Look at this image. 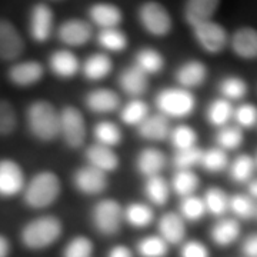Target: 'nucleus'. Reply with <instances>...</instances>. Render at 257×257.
<instances>
[{
    "label": "nucleus",
    "instance_id": "f257e3e1",
    "mask_svg": "<svg viewBox=\"0 0 257 257\" xmlns=\"http://www.w3.org/2000/svg\"><path fill=\"white\" fill-rule=\"evenodd\" d=\"M59 110L47 100H35L26 109V123L33 138L50 143L59 138Z\"/></svg>",
    "mask_w": 257,
    "mask_h": 257
},
{
    "label": "nucleus",
    "instance_id": "f03ea898",
    "mask_svg": "<svg viewBox=\"0 0 257 257\" xmlns=\"http://www.w3.org/2000/svg\"><path fill=\"white\" fill-rule=\"evenodd\" d=\"M62 193L60 179L52 170L39 172L23 189V200L32 209H46L59 199Z\"/></svg>",
    "mask_w": 257,
    "mask_h": 257
},
{
    "label": "nucleus",
    "instance_id": "7ed1b4c3",
    "mask_svg": "<svg viewBox=\"0 0 257 257\" xmlns=\"http://www.w3.org/2000/svg\"><path fill=\"white\" fill-rule=\"evenodd\" d=\"M63 224L56 216H40L25 224L20 233L22 243L32 250H42L56 243L62 236Z\"/></svg>",
    "mask_w": 257,
    "mask_h": 257
},
{
    "label": "nucleus",
    "instance_id": "20e7f679",
    "mask_svg": "<svg viewBox=\"0 0 257 257\" xmlns=\"http://www.w3.org/2000/svg\"><path fill=\"white\" fill-rule=\"evenodd\" d=\"M156 106L159 113L166 117H186L192 114L196 107V97L189 89L169 87L156 96Z\"/></svg>",
    "mask_w": 257,
    "mask_h": 257
},
{
    "label": "nucleus",
    "instance_id": "39448f33",
    "mask_svg": "<svg viewBox=\"0 0 257 257\" xmlns=\"http://www.w3.org/2000/svg\"><path fill=\"white\" fill-rule=\"evenodd\" d=\"M59 136L70 149L83 146L86 139V121L82 111L74 106H64L59 110Z\"/></svg>",
    "mask_w": 257,
    "mask_h": 257
},
{
    "label": "nucleus",
    "instance_id": "423d86ee",
    "mask_svg": "<svg viewBox=\"0 0 257 257\" xmlns=\"http://www.w3.org/2000/svg\"><path fill=\"white\" fill-rule=\"evenodd\" d=\"M123 217H124V211L119 203L113 199H101L93 207V224L104 236L116 234L120 230Z\"/></svg>",
    "mask_w": 257,
    "mask_h": 257
},
{
    "label": "nucleus",
    "instance_id": "0eeeda50",
    "mask_svg": "<svg viewBox=\"0 0 257 257\" xmlns=\"http://www.w3.org/2000/svg\"><path fill=\"white\" fill-rule=\"evenodd\" d=\"M139 19L143 28L153 36H166L172 30L169 12L157 2H146L139 10Z\"/></svg>",
    "mask_w": 257,
    "mask_h": 257
},
{
    "label": "nucleus",
    "instance_id": "6e6552de",
    "mask_svg": "<svg viewBox=\"0 0 257 257\" xmlns=\"http://www.w3.org/2000/svg\"><path fill=\"white\" fill-rule=\"evenodd\" d=\"M193 33L203 50L211 55L220 53L229 40L227 32L224 30V28L213 20H207L193 26Z\"/></svg>",
    "mask_w": 257,
    "mask_h": 257
},
{
    "label": "nucleus",
    "instance_id": "1a4fd4ad",
    "mask_svg": "<svg viewBox=\"0 0 257 257\" xmlns=\"http://www.w3.org/2000/svg\"><path fill=\"white\" fill-rule=\"evenodd\" d=\"M26 186L25 172L18 162L0 159V197H15Z\"/></svg>",
    "mask_w": 257,
    "mask_h": 257
},
{
    "label": "nucleus",
    "instance_id": "9d476101",
    "mask_svg": "<svg viewBox=\"0 0 257 257\" xmlns=\"http://www.w3.org/2000/svg\"><path fill=\"white\" fill-rule=\"evenodd\" d=\"M73 183L76 189L83 194L97 196L107 189V173L87 165L76 170L73 176Z\"/></svg>",
    "mask_w": 257,
    "mask_h": 257
},
{
    "label": "nucleus",
    "instance_id": "9b49d317",
    "mask_svg": "<svg viewBox=\"0 0 257 257\" xmlns=\"http://www.w3.org/2000/svg\"><path fill=\"white\" fill-rule=\"evenodd\" d=\"M25 52V40L9 20L0 19V60H16Z\"/></svg>",
    "mask_w": 257,
    "mask_h": 257
},
{
    "label": "nucleus",
    "instance_id": "f8f14e48",
    "mask_svg": "<svg viewBox=\"0 0 257 257\" xmlns=\"http://www.w3.org/2000/svg\"><path fill=\"white\" fill-rule=\"evenodd\" d=\"M45 74L43 66L35 60H26L13 64L9 69V80L19 87H29L40 82Z\"/></svg>",
    "mask_w": 257,
    "mask_h": 257
},
{
    "label": "nucleus",
    "instance_id": "ddd939ff",
    "mask_svg": "<svg viewBox=\"0 0 257 257\" xmlns=\"http://www.w3.org/2000/svg\"><path fill=\"white\" fill-rule=\"evenodd\" d=\"M52 29H53V12L45 3H39L32 9L30 13V35L33 40L43 43L52 35Z\"/></svg>",
    "mask_w": 257,
    "mask_h": 257
},
{
    "label": "nucleus",
    "instance_id": "4468645a",
    "mask_svg": "<svg viewBox=\"0 0 257 257\" xmlns=\"http://www.w3.org/2000/svg\"><path fill=\"white\" fill-rule=\"evenodd\" d=\"M59 39L67 46H82L92 37V26L80 19H70L59 28Z\"/></svg>",
    "mask_w": 257,
    "mask_h": 257
},
{
    "label": "nucleus",
    "instance_id": "2eb2a0df",
    "mask_svg": "<svg viewBox=\"0 0 257 257\" xmlns=\"http://www.w3.org/2000/svg\"><path fill=\"white\" fill-rule=\"evenodd\" d=\"M84 157L89 162V165L104 172V173L114 172L119 167L120 160L116 152L111 147L103 146L99 143H94L92 146L87 147Z\"/></svg>",
    "mask_w": 257,
    "mask_h": 257
},
{
    "label": "nucleus",
    "instance_id": "dca6fc26",
    "mask_svg": "<svg viewBox=\"0 0 257 257\" xmlns=\"http://www.w3.org/2000/svg\"><path fill=\"white\" fill-rule=\"evenodd\" d=\"M84 103L89 110L99 114L114 111L120 106V97L111 89H96L84 97Z\"/></svg>",
    "mask_w": 257,
    "mask_h": 257
},
{
    "label": "nucleus",
    "instance_id": "f3484780",
    "mask_svg": "<svg viewBox=\"0 0 257 257\" xmlns=\"http://www.w3.org/2000/svg\"><path fill=\"white\" fill-rule=\"evenodd\" d=\"M220 5V0H186L184 19L190 26L211 20V16Z\"/></svg>",
    "mask_w": 257,
    "mask_h": 257
},
{
    "label": "nucleus",
    "instance_id": "a211bd4d",
    "mask_svg": "<svg viewBox=\"0 0 257 257\" xmlns=\"http://www.w3.org/2000/svg\"><path fill=\"white\" fill-rule=\"evenodd\" d=\"M159 231L160 237L167 244H179L180 241H183L186 236V224L183 217L175 211L166 213L159 221Z\"/></svg>",
    "mask_w": 257,
    "mask_h": 257
},
{
    "label": "nucleus",
    "instance_id": "6ab92c4d",
    "mask_svg": "<svg viewBox=\"0 0 257 257\" xmlns=\"http://www.w3.org/2000/svg\"><path fill=\"white\" fill-rule=\"evenodd\" d=\"M136 166H138L139 173L147 179L153 176H160V172L166 166V156L159 149L147 147L139 153Z\"/></svg>",
    "mask_w": 257,
    "mask_h": 257
},
{
    "label": "nucleus",
    "instance_id": "aec40b11",
    "mask_svg": "<svg viewBox=\"0 0 257 257\" xmlns=\"http://www.w3.org/2000/svg\"><path fill=\"white\" fill-rule=\"evenodd\" d=\"M231 49L241 59H257V30L241 28L231 36Z\"/></svg>",
    "mask_w": 257,
    "mask_h": 257
},
{
    "label": "nucleus",
    "instance_id": "412c9836",
    "mask_svg": "<svg viewBox=\"0 0 257 257\" xmlns=\"http://www.w3.org/2000/svg\"><path fill=\"white\" fill-rule=\"evenodd\" d=\"M119 86L123 92L138 99L139 96L146 93L149 87L147 74L143 73L138 66L127 67L119 76Z\"/></svg>",
    "mask_w": 257,
    "mask_h": 257
},
{
    "label": "nucleus",
    "instance_id": "4be33fe9",
    "mask_svg": "<svg viewBox=\"0 0 257 257\" xmlns=\"http://www.w3.org/2000/svg\"><path fill=\"white\" fill-rule=\"evenodd\" d=\"M138 132L142 138L147 140H153V142L165 140L170 135L169 120L162 113L149 114L138 126Z\"/></svg>",
    "mask_w": 257,
    "mask_h": 257
},
{
    "label": "nucleus",
    "instance_id": "5701e85b",
    "mask_svg": "<svg viewBox=\"0 0 257 257\" xmlns=\"http://www.w3.org/2000/svg\"><path fill=\"white\" fill-rule=\"evenodd\" d=\"M206 77H207V69L199 60L186 62L183 66H180V69L176 73L177 82L184 89H190V87L200 86V84L204 83Z\"/></svg>",
    "mask_w": 257,
    "mask_h": 257
},
{
    "label": "nucleus",
    "instance_id": "b1692460",
    "mask_svg": "<svg viewBox=\"0 0 257 257\" xmlns=\"http://www.w3.org/2000/svg\"><path fill=\"white\" fill-rule=\"evenodd\" d=\"M49 66L52 72L62 77V79H69L73 77L74 74L79 72V60L77 57L69 52V50H59L50 56Z\"/></svg>",
    "mask_w": 257,
    "mask_h": 257
},
{
    "label": "nucleus",
    "instance_id": "393cba45",
    "mask_svg": "<svg viewBox=\"0 0 257 257\" xmlns=\"http://www.w3.org/2000/svg\"><path fill=\"white\" fill-rule=\"evenodd\" d=\"M89 16L94 25L101 29L116 28L121 22V12L119 8L109 3H97L93 5L89 10Z\"/></svg>",
    "mask_w": 257,
    "mask_h": 257
},
{
    "label": "nucleus",
    "instance_id": "a878e982",
    "mask_svg": "<svg viewBox=\"0 0 257 257\" xmlns=\"http://www.w3.org/2000/svg\"><path fill=\"white\" fill-rule=\"evenodd\" d=\"M240 224L234 219H221L219 220L210 231L213 241L219 246H229L239 237Z\"/></svg>",
    "mask_w": 257,
    "mask_h": 257
},
{
    "label": "nucleus",
    "instance_id": "bb28decb",
    "mask_svg": "<svg viewBox=\"0 0 257 257\" xmlns=\"http://www.w3.org/2000/svg\"><path fill=\"white\" fill-rule=\"evenodd\" d=\"M111 72V60L109 56L92 55L83 64V76L89 80H101Z\"/></svg>",
    "mask_w": 257,
    "mask_h": 257
},
{
    "label": "nucleus",
    "instance_id": "cd10ccee",
    "mask_svg": "<svg viewBox=\"0 0 257 257\" xmlns=\"http://www.w3.org/2000/svg\"><path fill=\"white\" fill-rule=\"evenodd\" d=\"M93 135L96 139V143L103 146L113 147L121 142V130L116 123L109 120L99 121L93 128Z\"/></svg>",
    "mask_w": 257,
    "mask_h": 257
},
{
    "label": "nucleus",
    "instance_id": "c85d7f7f",
    "mask_svg": "<svg viewBox=\"0 0 257 257\" xmlns=\"http://www.w3.org/2000/svg\"><path fill=\"white\" fill-rule=\"evenodd\" d=\"M147 199L156 206H165L169 202V184L162 176L149 177L145 184Z\"/></svg>",
    "mask_w": 257,
    "mask_h": 257
},
{
    "label": "nucleus",
    "instance_id": "c756f323",
    "mask_svg": "<svg viewBox=\"0 0 257 257\" xmlns=\"http://www.w3.org/2000/svg\"><path fill=\"white\" fill-rule=\"evenodd\" d=\"M233 113H234V109L229 100H226L223 97L216 99L211 101L209 109H207V120L213 126L224 127L226 123L231 119Z\"/></svg>",
    "mask_w": 257,
    "mask_h": 257
},
{
    "label": "nucleus",
    "instance_id": "7c9ffc66",
    "mask_svg": "<svg viewBox=\"0 0 257 257\" xmlns=\"http://www.w3.org/2000/svg\"><path fill=\"white\" fill-rule=\"evenodd\" d=\"M149 116V106L142 99L130 100L120 111V119L128 126H139Z\"/></svg>",
    "mask_w": 257,
    "mask_h": 257
},
{
    "label": "nucleus",
    "instance_id": "2f4dec72",
    "mask_svg": "<svg viewBox=\"0 0 257 257\" xmlns=\"http://www.w3.org/2000/svg\"><path fill=\"white\" fill-rule=\"evenodd\" d=\"M136 66L143 73L155 74L163 69L165 60L163 56L155 49H142L136 55Z\"/></svg>",
    "mask_w": 257,
    "mask_h": 257
},
{
    "label": "nucleus",
    "instance_id": "473e14b6",
    "mask_svg": "<svg viewBox=\"0 0 257 257\" xmlns=\"http://www.w3.org/2000/svg\"><path fill=\"white\" fill-rule=\"evenodd\" d=\"M153 210L143 203H132L124 210V219L135 227H146L153 221Z\"/></svg>",
    "mask_w": 257,
    "mask_h": 257
},
{
    "label": "nucleus",
    "instance_id": "72a5a7b5",
    "mask_svg": "<svg viewBox=\"0 0 257 257\" xmlns=\"http://www.w3.org/2000/svg\"><path fill=\"white\" fill-rule=\"evenodd\" d=\"M199 183H200L199 177L196 173H193L192 170H179L173 176L172 187L179 196L187 197L196 192V189L199 187Z\"/></svg>",
    "mask_w": 257,
    "mask_h": 257
},
{
    "label": "nucleus",
    "instance_id": "f704fd0d",
    "mask_svg": "<svg viewBox=\"0 0 257 257\" xmlns=\"http://www.w3.org/2000/svg\"><path fill=\"white\" fill-rule=\"evenodd\" d=\"M254 169H256V163L253 157H250L248 155H240L230 166V177L237 183H246L253 176Z\"/></svg>",
    "mask_w": 257,
    "mask_h": 257
},
{
    "label": "nucleus",
    "instance_id": "c9c22d12",
    "mask_svg": "<svg viewBox=\"0 0 257 257\" xmlns=\"http://www.w3.org/2000/svg\"><path fill=\"white\" fill-rule=\"evenodd\" d=\"M203 202L206 206V211L214 216H221L229 209V197L219 187H211L204 193Z\"/></svg>",
    "mask_w": 257,
    "mask_h": 257
},
{
    "label": "nucleus",
    "instance_id": "e433bc0d",
    "mask_svg": "<svg viewBox=\"0 0 257 257\" xmlns=\"http://www.w3.org/2000/svg\"><path fill=\"white\" fill-rule=\"evenodd\" d=\"M18 128V111L9 100L0 99V136L8 138Z\"/></svg>",
    "mask_w": 257,
    "mask_h": 257
},
{
    "label": "nucleus",
    "instance_id": "4c0bfd02",
    "mask_svg": "<svg viewBox=\"0 0 257 257\" xmlns=\"http://www.w3.org/2000/svg\"><path fill=\"white\" fill-rule=\"evenodd\" d=\"M170 140L176 150H186L192 149L197 143V133L192 126L180 124L170 132Z\"/></svg>",
    "mask_w": 257,
    "mask_h": 257
},
{
    "label": "nucleus",
    "instance_id": "58836bf2",
    "mask_svg": "<svg viewBox=\"0 0 257 257\" xmlns=\"http://www.w3.org/2000/svg\"><path fill=\"white\" fill-rule=\"evenodd\" d=\"M97 39L100 46L110 52H121L127 46V37L117 28L101 29Z\"/></svg>",
    "mask_w": 257,
    "mask_h": 257
},
{
    "label": "nucleus",
    "instance_id": "ea45409f",
    "mask_svg": "<svg viewBox=\"0 0 257 257\" xmlns=\"http://www.w3.org/2000/svg\"><path fill=\"white\" fill-rule=\"evenodd\" d=\"M219 90L223 94V99L226 100H239L246 96L247 93V84L243 79L237 76H229L223 79L219 84Z\"/></svg>",
    "mask_w": 257,
    "mask_h": 257
},
{
    "label": "nucleus",
    "instance_id": "a19ab883",
    "mask_svg": "<svg viewBox=\"0 0 257 257\" xmlns=\"http://www.w3.org/2000/svg\"><path fill=\"white\" fill-rule=\"evenodd\" d=\"M227 162L229 160H227L226 152L220 147H213V149L203 152L200 165L203 166L204 170H207L210 173H219V172L226 169Z\"/></svg>",
    "mask_w": 257,
    "mask_h": 257
},
{
    "label": "nucleus",
    "instance_id": "79ce46f5",
    "mask_svg": "<svg viewBox=\"0 0 257 257\" xmlns=\"http://www.w3.org/2000/svg\"><path fill=\"white\" fill-rule=\"evenodd\" d=\"M229 209L240 219H251L256 216L257 206L251 197L244 194H234L229 197Z\"/></svg>",
    "mask_w": 257,
    "mask_h": 257
},
{
    "label": "nucleus",
    "instance_id": "37998d69",
    "mask_svg": "<svg viewBox=\"0 0 257 257\" xmlns=\"http://www.w3.org/2000/svg\"><path fill=\"white\" fill-rule=\"evenodd\" d=\"M180 216L186 219V220L196 221L202 219L203 214L206 213V206L203 199L197 197V196H187L183 197V200L180 203Z\"/></svg>",
    "mask_w": 257,
    "mask_h": 257
},
{
    "label": "nucleus",
    "instance_id": "c03bdc74",
    "mask_svg": "<svg viewBox=\"0 0 257 257\" xmlns=\"http://www.w3.org/2000/svg\"><path fill=\"white\" fill-rule=\"evenodd\" d=\"M138 250L143 257H163L167 253V243L159 236H149L139 241Z\"/></svg>",
    "mask_w": 257,
    "mask_h": 257
},
{
    "label": "nucleus",
    "instance_id": "a18cd8bd",
    "mask_svg": "<svg viewBox=\"0 0 257 257\" xmlns=\"http://www.w3.org/2000/svg\"><path fill=\"white\" fill-rule=\"evenodd\" d=\"M217 143L223 150H234L243 143V132L237 126H224L217 133Z\"/></svg>",
    "mask_w": 257,
    "mask_h": 257
},
{
    "label": "nucleus",
    "instance_id": "49530a36",
    "mask_svg": "<svg viewBox=\"0 0 257 257\" xmlns=\"http://www.w3.org/2000/svg\"><path fill=\"white\" fill-rule=\"evenodd\" d=\"M93 241L86 236H76L63 250V257H92Z\"/></svg>",
    "mask_w": 257,
    "mask_h": 257
},
{
    "label": "nucleus",
    "instance_id": "de8ad7c7",
    "mask_svg": "<svg viewBox=\"0 0 257 257\" xmlns=\"http://www.w3.org/2000/svg\"><path fill=\"white\" fill-rule=\"evenodd\" d=\"M202 156L203 150L197 146L186 150H179L175 155V165L179 170H190L193 166L200 165Z\"/></svg>",
    "mask_w": 257,
    "mask_h": 257
},
{
    "label": "nucleus",
    "instance_id": "09e8293b",
    "mask_svg": "<svg viewBox=\"0 0 257 257\" xmlns=\"http://www.w3.org/2000/svg\"><path fill=\"white\" fill-rule=\"evenodd\" d=\"M234 119L241 127H253L257 123V107L253 103H244L234 110Z\"/></svg>",
    "mask_w": 257,
    "mask_h": 257
},
{
    "label": "nucleus",
    "instance_id": "8fccbe9b",
    "mask_svg": "<svg viewBox=\"0 0 257 257\" xmlns=\"http://www.w3.org/2000/svg\"><path fill=\"white\" fill-rule=\"evenodd\" d=\"M182 257H209V250L200 241L190 240L182 248Z\"/></svg>",
    "mask_w": 257,
    "mask_h": 257
},
{
    "label": "nucleus",
    "instance_id": "3c124183",
    "mask_svg": "<svg viewBox=\"0 0 257 257\" xmlns=\"http://www.w3.org/2000/svg\"><path fill=\"white\" fill-rule=\"evenodd\" d=\"M241 250L246 257H257V233L246 237V240L243 241Z\"/></svg>",
    "mask_w": 257,
    "mask_h": 257
},
{
    "label": "nucleus",
    "instance_id": "603ef678",
    "mask_svg": "<svg viewBox=\"0 0 257 257\" xmlns=\"http://www.w3.org/2000/svg\"><path fill=\"white\" fill-rule=\"evenodd\" d=\"M107 257H133L132 256V251L130 248L126 247V246H114L109 251Z\"/></svg>",
    "mask_w": 257,
    "mask_h": 257
},
{
    "label": "nucleus",
    "instance_id": "864d4df0",
    "mask_svg": "<svg viewBox=\"0 0 257 257\" xmlns=\"http://www.w3.org/2000/svg\"><path fill=\"white\" fill-rule=\"evenodd\" d=\"M10 241L8 237L0 234V257H9Z\"/></svg>",
    "mask_w": 257,
    "mask_h": 257
},
{
    "label": "nucleus",
    "instance_id": "5fc2aeb1",
    "mask_svg": "<svg viewBox=\"0 0 257 257\" xmlns=\"http://www.w3.org/2000/svg\"><path fill=\"white\" fill-rule=\"evenodd\" d=\"M248 193H250L251 197L257 199V179L253 180V182H250V184H248Z\"/></svg>",
    "mask_w": 257,
    "mask_h": 257
},
{
    "label": "nucleus",
    "instance_id": "6e6d98bb",
    "mask_svg": "<svg viewBox=\"0 0 257 257\" xmlns=\"http://www.w3.org/2000/svg\"><path fill=\"white\" fill-rule=\"evenodd\" d=\"M254 163H256V167H257V153H256V159H254Z\"/></svg>",
    "mask_w": 257,
    "mask_h": 257
},
{
    "label": "nucleus",
    "instance_id": "4d7b16f0",
    "mask_svg": "<svg viewBox=\"0 0 257 257\" xmlns=\"http://www.w3.org/2000/svg\"><path fill=\"white\" fill-rule=\"evenodd\" d=\"M256 214H257V211H256Z\"/></svg>",
    "mask_w": 257,
    "mask_h": 257
}]
</instances>
